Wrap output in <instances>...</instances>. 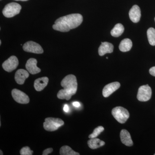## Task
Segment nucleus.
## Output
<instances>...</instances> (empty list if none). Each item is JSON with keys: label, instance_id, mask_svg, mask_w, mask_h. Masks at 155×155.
<instances>
[{"label": "nucleus", "instance_id": "obj_1", "mask_svg": "<svg viewBox=\"0 0 155 155\" xmlns=\"http://www.w3.org/2000/svg\"><path fill=\"white\" fill-rule=\"evenodd\" d=\"M82 21L83 17L81 14H69L57 19L53 25V28L61 32H67L71 29L77 28Z\"/></svg>", "mask_w": 155, "mask_h": 155}, {"label": "nucleus", "instance_id": "obj_2", "mask_svg": "<svg viewBox=\"0 0 155 155\" xmlns=\"http://www.w3.org/2000/svg\"><path fill=\"white\" fill-rule=\"evenodd\" d=\"M61 85L64 91L66 92L71 96L75 94L77 90V79L75 75H69L62 80Z\"/></svg>", "mask_w": 155, "mask_h": 155}, {"label": "nucleus", "instance_id": "obj_3", "mask_svg": "<svg viewBox=\"0 0 155 155\" xmlns=\"http://www.w3.org/2000/svg\"><path fill=\"white\" fill-rule=\"evenodd\" d=\"M112 114L114 118L121 124L125 123L130 116L127 110L121 107L114 108L112 110Z\"/></svg>", "mask_w": 155, "mask_h": 155}, {"label": "nucleus", "instance_id": "obj_4", "mask_svg": "<svg viewBox=\"0 0 155 155\" xmlns=\"http://www.w3.org/2000/svg\"><path fill=\"white\" fill-rule=\"evenodd\" d=\"M64 124V122L62 119L49 117L46 118L43 125L45 130L49 131H54L58 130L59 127Z\"/></svg>", "mask_w": 155, "mask_h": 155}, {"label": "nucleus", "instance_id": "obj_5", "mask_svg": "<svg viewBox=\"0 0 155 155\" xmlns=\"http://www.w3.org/2000/svg\"><path fill=\"white\" fill-rule=\"evenodd\" d=\"M22 7L18 3L12 2L5 6L2 13L5 17L7 18L13 17L20 13Z\"/></svg>", "mask_w": 155, "mask_h": 155}, {"label": "nucleus", "instance_id": "obj_6", "mask_svg": "<svg viewBox=\"0 0 155 155\" xmlns=\"http://www.w3.org/2000/svg\"><path fill=\"white\" fill-rule=\"evenodd\" d=\"M152 90L148 84L140 86L138 89L137 98L141 102L148 101L151 97Z\"/></svg>", "mask_w": 155, "mask_h": 155}, {"label": "nucleus", "instance_id": "obj_7", "mask_svg": "<svg viewBox=\"0 0 155 155\" xmlns=\"http://www.w3.org/2000/svg\"><path fill=\"white\" fill-rule=\"evenodd\" d=\"M23 49L24 51L27 52L37 54H42L44 52L41 46L33 41H29L25 43L23 45Z\"/></svg>", "mask_w": 155, "mask_h": 155}, {"label": "nucleus", "instance_id": "obj_8", "mask_svg": "<svg viewBox=\"0 0 155 155\" xmlns=\"http://www.w3.org/2000/svg\"><path fill=\"white\" fill-rule=\"evenodd\" d=\"M11 93L13 98L17 102L21 104H27L29 102V97L21 91L14 89L12 91Z\"/></svg>", "mask_w": 155, "mask_h": 155}, {"label": "nucleus", "instance_id": "obj_9", "mask_svg": "<svg viewBox=\"0 0 155 155\" xmlns=\"http://www.w3.org/2000/svg\"><path fill=\"white\" fill-rule=\"evenodd\" d=\"M19 65V61L16 56H11L3 63L2 67L5 71L11 72L15 70Z\"/></svg>", "mask_w": 155, "mask_h": 155}, {"label": "nucleus", "instance_id": "obj_10", "mask_svg": "<svg viewBox=\"0 0 155 155\" xmlns=\"http://www.w3.org/2000/svg\"><path fill=\"white\" fill-rule=\"evenodd\" d=\"M120 84L118 82H114L107 84L103 90V96L107 97L120 87Z\"/></svg>", "mask_w": 155, "mask_h": 155}, {"label": "nucleus", "instance_id": "obj_11", "mask_svg": "<svg viewBox=\"0 0 155 155\" xmlns=\"http://www.w3.org/2000/svg\"><path fill=\"white\" fill-rule=\"evenodd\" d=\"M37 61L35 58H30L27 61L25 67L29 73L31 74H37L41 72V69L37 66Z\"/></svg>", "mask_w": 155, "mask_h": 155}, {"label": "nucleus", "instance_id": "obj_12", "mask_svg": "<svg viewBox=\"0 0 155 155\" xmlns=\"http://www.w3.org/2000/svg\"><path fill=\"white\" fill-rule=\"evenodd\" d=\"M130 19L134 23L138 22L141 17V12L138 6L135 5L132 7L129 12Z\"/></svg>", "mask_w": 155, "mask_h": 155}, {"label": "nucleus", "instance_id": "obj_13", "mask_svg": "<svg viewBox=\"0 0 155 155\" xmlns=\"http://www.w3.org/2000/svg\"><path fill=\"white\" fill-rule=\"evenodd\" d=\"M29 73L28 71L23 69H19L15 73V81L18 84H23L25 82V79H27Z\"/></svg>", "mask_w": 155, "mask_h": 155}, {"label": "nucleus", "instance_id": "obj_14", "mask_svg": "<svg viewBox=\"0 0 155 155\" xmlns=\"http://www.w3.org/2000/svg\"><path fill=\"white\" fill-rule=\"evenodd\" d=\"M114 45L108 42H102L98 49L99 54L100 56H103L107 53L113 52L114 51Z\"/></svg>", "mask_w": 155, "mask_h": 155}, {"label": "nucleus", "instance_id": "obj_15", "mask_svg": "<svg viewBox=\"0 0 155 155\" xmlns=\"http://www.w3.org/2000/svg\"><path fill=\"white\" fill-rule=\"evenodd\" d=\"M120 136L121 141L123 144L128 147H131L133 145V142L131 136L127 130L122 129L120 132Z\"/></svg>", "mask_w": 155, "mask_h": 155}, {"label": "nucleus", "instance_id": "obj_16", "mask_svg": "<svg viewBox=\"0 0 155 155\" xmlns=\"http://www.w3.org/2000/svg\"><path fill=\"white\" fill-rule=\"evenodd\" d=\"M49 79L48 77L40 78L36 79L34 82V87L37 91H42L48 85Z\"/></svg>", "mask_w": 155, "mask_h": 155}, {"label": "nucleus", "instance_id": "obj_17", "mask_svg": "<svg viewBox=\"0 0 155 155\" xmlns=\"http://www.w3.org/2000/svg\"><path fill=\"white\" fill-rule=\"evenodd\" d=\"M105 144V142L99 139L91 138L87 141L88 147L91 149H96L100 147H102Z\"/></svg>", "mask_w": 155, "mask_h": 155}, {"label": "nucleus", "instance_id": "obj_18", "mask_svg": "<svg viewBox=\"0 0 155 155\" xmlns=\"http://www.w3.org/2000/svg\"><path fill=\"white\" fill-rule=\"evenodd\" d=\"M132 42L130 39L125 38L120 42L119 46V50L122 52H127L131 49Z\"/></svg>", "mask_w": 155, "mask_h": 155}, {"label": "nucleus", "instance_id": "obj_19", "mask_svg": "<svg viewBox=\"0 0 155 155\" xmlns=\"http://www.w3.org/2000/svg\"><path fill=\"white\" fill-rule=\"evenodd\" d=\"M124 31V27L122 24H116L111 31V34L114 37H118L122 35Z\"/></svg>", "mask_w": 155, "mask_h": 155}, {"label": "nucleus", "instance_id": "obj_20", "mask_svg": "<svg viewBox=\"0 0 155 155\" xmlns=\"http://www.w3.org/2000/svg\"><path fill=\"white\" fill-rule=\"evenodd\" d=\"M60 155H79V153L76 152L68 146L62 147L60 149Z\"/></svg>", "mask_w": 155, "mask_h": 155}, {"label": "nucleus", "instance_id": "obj_21", "mask_svg": "<svg viewBox=\"0 0 155 155\" xmlns=\"http://www.w3.org/2000/svg\"><path fill=\"white\" fill-rule=\"evenodd\" d=\"M148 40L150 44L155 45V29L153 28H149L147 31Z\"/></svg>", "mask_w": 155, "mask_h": 155}, {"label": "nucleus", "instance_id": "obj_22", "mask_svg": "<svg viewBox=\"0 0 155 155\" xmlns=\"http://www.w3.org/2000/svg\"><path fill=\"white\" fill-rule=\"evenodd\" d=\"M104 128L103 126H98L95 128L93 133L89 136V138L90 139L96 138L100 134L104 131Z\"/></svg>", "mask_w": 155, "mask_h": 155}, {"label": "nucleus", "instance_id": "obj_23", "mask_svg": "<svg viewBox=\"0 0 155 155\" xmlns=\"http://www.w3.org/2000/svg\"><path fill=\"white\" fill-rule=\"evenodd\" d=\"M33 153V151L31 150L30 148L28 147H22L20 151V155H31Z\"/></svg>", "mask_w": 155, "mask_h": 155}, {"label": "nucleus", "instance_id": "obj_24", "mask_svg": "<svg viewBox=\"0 0 155 155\" xmlns=\"http://www.w3.org/2000/svg\"><path fill=\"white\" fill-rule=\"evenodd\" d=\"M53 149L52 148H50L47 149L45 150L43 152V155H48L49 154L51 153L52 152Z\"/></svg>", "mask_w": 155, "mask_h": 155}, {"label": "nucleus", "instance_id": "obj_25", "mask_svg": "<svg viewBox=\"0 0 155 155\" xmlns=\"http://www.w3.org/2000/svg\"><path fill=\"white\" fill-rule=\"evenodd\" d=\"M149 72L151 75H153V76H155V67L151 68L150 69Z\"/></svg>", "mask_w": 155, "mask_h": 155}, {"label": "nucleus", "instance_id": "obj_26", "mask_svg": "<svg viewBox=\"0 0 155 155\" xmlns=\"http://www.w3.org/2000/svg\"><path fill=\"white\" fill-rule=\"evenodd\" d=\"M64 112H66V113H68V111L69 110V106H68V105L65 104V105H64Z\"/></svg>", "mask_w": 155, "mask_h": 155}, {"label": "nucleus", "instance_id": "obj_27", "mask_svg": "<svg viewBox=\"0 0 155 155\" xmlns=\"http://www.w3.org/2000/svg\"><path fill=\"white\" fill-rule=\"evenodd\" d=\"M72 105L76 107H78L80 106V104L78 102H74L72 103Z\"/></svg>", "mask_w": 155, "mask_h": 155}, {"label": "nucleus", "instance_id": "obj_28", "mask_svg": "<svg viewBox=\"0 0 155 155\" xmlns=\"http://www.w3.org/2000/svg\"><path fill=\"white\" fill-rule=\"evenodd\" d=\"M0 152H1V154H0V155H3V153L2 151V150H0Z\"/></svg>", "mask_w": 155, "mask_h": 155}, {"label": "nucleus", "instance_id": "obj_29", "mask_svg": "<svg viewBox=\"0 0 155 155\" xmlns=\"http://www.w3.org/2000/svg\"><path fill=\"white\" fill-rule=\"evenodd\" d=\"M15 1H23V2H24V1H28V0H15Z\"/></svg>", "mask_w": 155, "mask_h": 155}, {"label": "nucleus", "instance_id": "obj_30", "mask_svg": "<svg viewBox=\"0 0 155 155\" xmlns=\"http://www.w3.org/2000/svg\"><path fill=\"white\" fill-rule=\"evenodd\" d=\"M2 44V41H0V45H1Z\"/></svg>", "mask_w": 155, "mask_h": 155}, {"label": "nucleus", "instance_id": "obj_31", "mask_svg": "<svg viewBox=\"0 0 155 155\" xmlns=\"http://www.w3.org/2000/svg\"><path fill=\"white\" fill-rule=\"evenodd\" d=\"M107 59H108V57H107Z\"/></svg>", "mask_w": 155, "mask_h": 155}, {"label": "nucleus", "instance_id": "obj_32", "mask_svg": "<svg viewBox=\"0 0 155 155\" xmlns=\"http://www.w3.org/2000/svg\"></svg>", "mask_w": 155, "mask_h": 155}, {"label": "nucleus", "instance_id": "obj_33", "mask_svg": "<svg viewBox=\"0 0 155 155\" xmlns=\"http://www.w3.org/2000/svg\"><path fill=\"white\" fill-rule=\"evenodd\" d=\"M154 155H155V153L154 154Z\"/></svg>", "mask_w": 155, "mask_h": 155}]
</instances>
